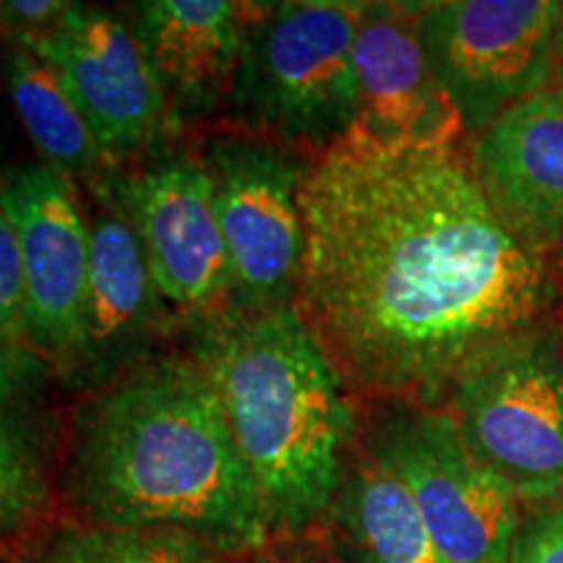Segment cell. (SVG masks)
<instances>
[{
    "label": "cell",
    "mask_w": 563,
    "mask_h": 563,
    "mask_svg": "<svg viewBox=\"0 0 563 563\" xmlns=\"http://www.w3.org/2000/svg\"><path fill=\"white\" fill-rule=\"evenodd\" d=\"M45 365L30 347H0V548L13 553L45 530L58 488L66 439Z\"/></svg>",
    "instance_id": "14"
},
{
    "label": "cell",
    "mask_w": 563,
    "mask_h": 563,
    "mask_svg": "<svg viewBox=\"0 0 563 563\" xmlns=\"http://www.w3.org/2000/svg\"><path fill=\"white\" fill-rule=\"evenodd\" d=\"M559 277H561V285H563V253H559Z\"/></svg>",
    "instance_id": "25"
},
{
    "label": "cell",
    "mask_w": 563,
    "mask_h": 563,
    "mask_svg": "<svg viewBox=\"0 0 563 563\" xmlns=\"http://www.w3.org/2000/svg\"><path fill=\"white\" fill-rule=\"evenodd\" d=\"M76 525L167 527L214 548L269 538L220 394L191 355L146 357L74 412L58 473Z\"/></svg>",
    "instance_id": "2"
},
{
    "label": "cell",
    "mask_w": 563,
    "mask_h": 563,
    "mask_svg": "<svg viewBox=\"0 0 563 563\" xmlns=\"http://www.w3.org/2000/svg\"><path fill=\"white\" fill-rule=\"evenodd\" d=\"M559 0L418 3V37L462 136L553 84Z\"/></svg>",
    "instance_id": "6"
},
{
    "label": "cell",
    "mask_w": 563,
    "mask_h": 563,
    "mask_svg": "<svg viewBox=\"0 0 563 563\" xmlns=\"http://www.w3.org/2000/svg\"><path fill=\"white\" fill-rule=\"evenodd\" d=\"M361 11L336 0L249 5L230 95L256 136L321 154L361 123L352 58Z\"/></svg>",
    "instance_id": "4"
},
{
    "label": "cell",
    "mask_w": 563,
    "mask_h": 563,
    "mask_svg": "<svg viewBox=\"0 0 563 563\" xmlns=\"http://www.w3.org/2000/svg\"><path fill=\"white\" fill-rule=\"evenodd\" d=\"M70 3L60 0H5L0 3V26L11 40H37L66 16Z\"/></svg>",
    "instance_id": "22"
},
{
    "label": "cell",
    "mask_w": 563,
    "mask_h": 563,
    "mask_svg": "<svg viewBox=\"0 0 563 563\" xmlns=\"http://www.w3.org/2000/svg\"><path fill=\"white\" fill-rule=\"evenodd\" d=\"M361 123L389 136H462L418 37V3H363L355 34Z\"/></svg>",
    "instance_id": "16"
},
{
    "label": "cell",
    "mask_w": 563,
    "mask_h": 563,
    "mask_svg": "<svg viewBox=\"0 0 563 563\" xmlns=\"http://www.w3.org/2000/svg\"><path fill=\"white\" fill-rule=\"evenodd\" d=\"M553 87L563 91V9L559 30H555V66H553Z\"/></svg>",
    "instance_id": "23"
},
{
    "label": "cell",
    "mask_w": 563,
    "mask_h": 563,
    "mask_svg": "<svg viewBox=\"0 0 563 563\" xmlns=\"http://www.w3.org/2000/svg\"><path fill=\"white\" fill-rule=\"evenodd\" d=\"M55 70L110 159L146 152L167 121L136 34L102 9L70 3L37 40H21Z\"/></svg>",
    "instance_id": "11"
},
{
    "label": "cell",
    "mask_w": 563,
    "mask_h": 563,
    "mask_svg": "<svg viewBox=\"0 0 563 563\" xmlns=\"http://www.w3.org/2000/svg\"><path fill=\"white\" fill-rule=\"evenodd\" d=\"M201 159L230 262V306H290L306 251L300 186L308 167L292 146L256 133L214 139Z\"/></svg>",
    "instance_id": "7"
},
{
    "label": "cell",
    "mask_w": 563,
    "mask_h": 563,
    "mask_svg": "<svg viewBox=\"0 0 563 563\" xmlns=\"http://www.w3.org/2000/svg\"><path fill=\"white\" fill-rule=\"evenodd\" d=\"M368 452L410 490L446 563H509L519 498L464 439L446 407L386 405Z\"/></svg>",
    "instance_id": "5"
},
{
    "label": "cell",
    "mask_w": 563,
    "mask_h": 563,
    "mask_svg": "<svg viewBox=\"0 0 563 563\" xmlns=\"http://www.w3.org/2000/svg\"><path fill=\"white\" fill-rule=\"evenodd\" d=\"M165 316L167 302L154 285L136 230L110 186H102L100 209L89 214L87 292L68 376L97 389L146 361Z\"/></svg>",
    "instance_id": "13"
},
{
    "label": "cell",
    "mask_w": 563,
    "mask_h": 563,
    "mask_svg": "<svg viewBox=\"0 0 563 563\" xmlns=\"http://www.w3.org/2000/svg\"><path fill=\"white\" fill-rule=\"evenodd\" d=\"M473 452L525 504L563 498V352L548 334L498 352L446 399Z\"/></svg>",
    "instance_id": "8"
},
{
    "label": "cell",
    "mask_w": 563,
    "mask_h": 563,
    "mask_svg": "<svg viewBox=\"0 0 563 563\" xmlns=\"http://www.w3.org/2000/svg\"><path fill=\"white\" fill-rule=\"evenodd\" d=\"M0 563H16V555H13V551H5V548H0Z\"/></svg>",
    "instance_id": "24"
},
{
    "label": "cell",
    "mask_w": 563,
    "mask_h": 563,
    "mask_svg": "<svg viewBox=\"0 0 563 563\" xmlns=\"http://www.w3.org/2000/svg\"><path fill=\"white\" fill-rule=\"evenodd\" d=\"M108 186L136 230L167 308L194 321L230 306V262L203 159L162 154Z\"/></svg>",
    "instance_id": "9"
},
{
    "label": "cell",
    "mask_w": 563,
    "mask_h": 563,
    "mask_svg": "<svg viewBox=\"0 0 563 563\" xmlns=\"http://www.w3.org/2000/svg\"><path fill=\"white\" fill-rule=\"evenodd\" d=\"M0 209L16 232L26 282V340L68 376L79 350L89 274V217L74 186L45 162L0 180Z\"/></svg>",
    "instance_id": "10"
},
{
    "label": "cell",
    "mask_w": 563,
    "mask_h": 563,
    "mask_svg": "<svg viewBox=\"0 0 563 563\" xmlns=\"http://www.w3.org/2000/svg\"><path fill=\"white\" fill-rule=\"evenodd\" d=\"M327 517L336 563H446L410 490L371 452L344 467Z\"/></svg>",
    "instance_id": "17"
},
{
    "label": "cell",
    "mask_w": 563,
    "mask_h": 563,
    "mask_svg": "<svg viewBox=\"0 0 563 563\" xmlns=\"http://www.w3.org/2000/svg\"><path fill=\"white\" fill-rule=\"evenodd\" d=\"M509 563H563V498L540 504L519 522Z\"/></svg>",
    "instance_id": "21"
},
{
    "label": "cell",
    "mask_w": 563,
    "mask_h": 563,
    "mask_svg": "<svg viewBox=\"0 0 563 563\" xmlns=\"http://www.w3.org/2000/svg\"><path fill=\"white\" fill-rule=\"evenodd\" d=\"M3 76L19 121L47 167L63 178H76L95 175L110 159L55 70L32 45L21 40L5 45Z\"/></svg>",
    "instance_id": "18"
},
{
    "label": "cell",
    "mask_w": 563,
    "mask_h": 563,
    "mask_svg": "<svg viewBox=\"0 0 563 563\" xmlns=\"http://www.w3.org/2000/svg\"><path fill=\"white\" fill-rule=\"evenodd\" d=\"M467 152L504 228L538 256L563 253V91L551 84L514 104Z\"/></svg>",
    "instance_id": "12"
},
{
    "label": "cell",
    "mask_w": 563,
    "mask_h": 563,
    "mask_svg": "<svg viewBox=\"0 0 563 563\" xmlns=\"http://www.w3.org/2000/svg\"><path fill=\"white\" fill-rule=\"evenodd\" d=\"M13 555L16 563H222L207 540L167 527L55 525Z\"/></svg>",
    "instance_id": "19"
},
{
    "label": "cell",
    "mask_w": 563,
    "mask_h": 563,
    "mask_svg": "<svg viewBox=\"0 0 563 563\" xmlns=\"http://www.w3.org/2000/svg\"><path fill=\"white\" fill-rule=\"evenodd\" d=\"M460 139L357 123L308 165L295 306L352 394L443 407L488 357L561 334V277L504 228Z\"/></svg>",
    "instance_id": "1"
},
{
    "label": "cell",
    "mask_w": 563,
    "mask_h": 563,
    "mask_svg": "<svg viewBox=\"0 0 563 563\" xmlns=\"http://www.w3.org/2000/svg\"><path fill=\"white\" fill-rule=\"evenodd\" d=\"M0 347H30L24 264H21L16 232L3 209H0Z\"/></svg>",
    "instance_id": "20"
},
{
    "label": "cell",
    "mask_w": 563,
    "mask_h": 563,
    "mask_svg": "<svg viewBox=\"0 0 563 563\" xmlns=\"http://www.w3.org/2000/svg\"><path fill=\"white\" fill-rule=\"evenodd\" d=\"M249 5L228 0H144L136 34L167 121L214 110L235 84Z\"/></svg>",
    "instance_id": "15"
},
{
    "label": "cell",
    "mask_w": 563,
    "mask_h": 563,
    "mask_svg": "<svg viewBox=\"0 0 563 563\" xmlns=\"http://www.w3.org/2000/svg\"><path fill=\"white\" fill-rule=\"evenodd\" d=\"M188 355L220 394L269 534H300L327 517L355 410L298 306H224L194 319Z\"/></svg>",
    "instance_id": "3"
}]
</instances>
